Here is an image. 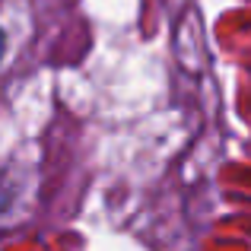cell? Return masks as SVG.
<instances>
[{
  "label": "cell",
  "mask_w": 251,
  "mask_h": 251,
  "mask_svg": "<svg viewBox=\"0 0 251 251\" xmlns=\"http://www.w3.org/2000/svg\"><path fill=\"white\" fill-rule=\"evenodd\" d=\"M0 54H3V35H0Z\"/></svg>",
  "instance_id": "cell-1"
}]
</instances>
